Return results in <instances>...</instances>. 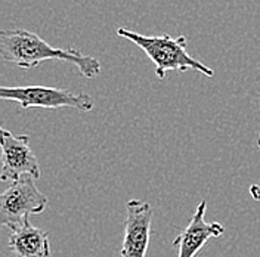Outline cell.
I'll use <instances>...</instances> for the list:
<instances>
[{
	"mask_svg": "<svg viewBox=\"0 0 260 257\" xmlns=\"http://www.w3.org/2000/svg\"><path fill=\"white\" fill-rule=\"evenodd\" d=\"M0 98L18 102L24 110L28 108H74L80 113H89L95 108V101L84 92L48 86H18L0 87Z\"/></svg>",
	"mask_w": 260,
	"mask_h": 257,
	"instance_id": "3957f363",
	"label": "cell"
},
{
	"mask_svg": "<svg viewBox=\"0 0 260 257\" xmlns=\"http://www.w3.org/2000/svg\"><path fill=\"white\" fill-rule=\"evenodd\" d=\"M49 198L42 192L32 176H22L0 197V223L16 231L34 214H42L48 207Z\"/></svg>",
	"mask_w": 260,
	"mask_h": 257,
	"instance_id": "277c9868",
	"label": "cell"
},
{
	"mask_svg": "<svg viewBox=\"0 0 260 257\" xmlns=\"http://www.w3.org/2000/svg\"><path fill=\"white\" fill-rule=\"evenodd\" d=\"M2 138V173L3 182H15L22 176L40 177V164L30 148V138L15 136L5 127L0 128Z\"/></svg>",
	"mask_w": 260,
	"mask_h": 257,
	"instance_id": "5b68a950",
	"label": "cell"
},
{
	"mask_svg": "<svg viewBox=\"0 0 260 257\" xmlns=\"http://www.w3.org/2000/svg\"><path fill=\"white\" fill-rule=\"evenodd\" d=\"M0 55L3 61L24 70L37 68L46 61H61L76 65L86 79H95L102 70L96 58L83 55L77 49L53 48L36 33L24 28L0 31Z\"/></svg>",
	"mask_w": 260,
	"mask_h": 257,
	"instance_id": "6da1fadb",
	"label": "cell"
},
{
	"mask_svg": "<svg viewBox=\"0 0 260 257\" xmlns=\"http://www.w3.org/2000/svg\"><path fill=\"white\" fill-rule=\"evenodd\" d=\"M117 34L132 43H135L138 48H141L151 62L155 65V76L158 79H166V74L169 71H195L201 76L213 77L214 70L203 64L201 61L192 58L186 52V37L179 36L172 37L169 34L162 36H145L139 33L130 31L129 28H118Z\"/></svg>",
	"mask_w": 260,
	"mask_h": 257,
	"instance_id": "7a4b0ae2",
	"label": "cell"
},
{
	"mask_svg": "<svg viewBox=\"0 0 260 257\" xmlns=\"http://www.w3.org/2000/svg\"><path fill=\"white\" fill-rule=\"evenodd\" d=\"M259 68H260V64H259ZM257 146L260 148V135H259V139H257Z\"/></svg>",
	"mask_w": 260,
	"mask_h": 257,
	"instance_id": "30bf717a",
	"label": "cell"
},
{
	"mask_svg": "<svg viewBox=\"0 0 260 257\" xmlns=\"http://www.w3.org/2000/svg\"><path fill=\"white\" fill-rule=\"evenodd\" d=\"M154 209L148 201L130 200L126 204L124 237L120 257H145L152 226Z\"/></svg>",
	"mask_w": 260,
	"mask_h": 257,
	"instance_id": "8992f818",
	"label": "cell"
},
{
	"mask_svg": "<svg viewBox=\"0 0 260 257\" xmlns=\"http://www.w3.org/2000/svg\"><path fill=\"white\" fill-rule=\"evenodd\" d=\"M206 210L207 201L203 200L188 226L175 238L173 247L178 248V257H195L211 238H219L223 235L225 226L222 223L206 222Z\"/></svg>",
	"mask_w": 260,
	"mask_h": 257,
	"instance_id": "52a82bcc",
	"label": "cell"
},
{
	"mask_svg": "<svg viewBox=\"0 0 260 257\" xmlns=\"http://www.w3.org/2000/svg\"><path fill=\"white\" fill-rule=\"evenodd\" d=\"M250 195L253 200L260 201V185H251L250 186Z\"/></svg>",
	"mask_w": 260,
	"mask_h": 257,
	"instance_id": "9c48e42d",
	"label": "cell"
},
{
	"mask_svg": "<svg viewBox=\"0 0 260 257\" xmlns=\"http://www.w3.org/2000/svg\"><path fill=\"white\" fill-rule=\"evenodd\" d=\"M8 245L16 257H50L49 234L32 226L30 219L16 231H11Z\"/></svg>",
	"mask_w": 260,
	"mask_h": 257,
	"instance_id": "ba28073f",
	"label": "cell"
}]
</instances>
